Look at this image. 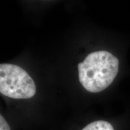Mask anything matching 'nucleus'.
<instances>
[{"label": "nucleus", "mask_w": 130, "mask_h": 130, "mask_svg": "<svg viewBox=\"0 0 130 130\" xmlns=\"http://www.w3.org/2000/svg\"><path fill=\"white\" fill-rule=\"evenodd\" d=\"M0 130H10V128L2 115H0Z\"/></svg>", "instance_id": "obj_4"}, {"label": "nucleus", "mask_w": 130, "mask_h": 130, "mask_svg": "<svg viewBox=\"0 0 130 130\" xmlns=\"http://www.w3.org/2000/svg\"><path fill=\"white\" fill-rule=\"evenodd\" d=\"M82 130H114V128L108 122L97 121L89 123Z\"/></svg>", "instance_id": "obj_3"}, {"label": "nucleus", "mask_w": 130, "mask_h": 130, "mask_svg": "<svg viewBox=\"0 0 130 130\" xmlns=\"http://www.w3.org/2000/svg\"><path fill=\"white\" fill-rule=\"evenodd\" d=\"M0 92L13 99H28L36 92L34 81L25 70L17 65L0 64Z\"/></svg>", "instance_id": "obj_2"}, {"label": "nucleus", "mask_w": 130, "mask_h": 130, "mask_svg": "<svg viewBox=\"0 0 130 130\" xmlns=\"http://www.w3.org/2000/svg\"><path fill=\"white\" fill-rule=\"evenodd\" d=\"M119 64L118 58L108 51L93 52L78 65L79 80L89 92H101L115 79Z\"/></svg>", "instance_id": "obj_1"}]
</instances>
